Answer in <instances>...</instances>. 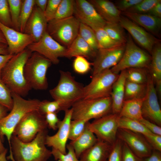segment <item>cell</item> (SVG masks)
<instances>
[{
  "mask_svg": "<svg viewBox=\"0 0 161 161\" xmlns=\"http://www.w3.org/2000/svg\"><path fill=\"white\" fill-rule=\"evenodd\" d=\"M61 0H48L44 15L48 22L54 19Z\"/></svg>",
  "mask_w": 161,
  "mask_h": 161,
  "instance_id": "cell-46",
  "label": "cell"
},
{
  "mask_svg": "<svg viewBox=\"0 0 161 161\" xmlns=\"http://www.w3.org/2000/svg\"><path fill=\"white\" fill-rule=\"evenodd\" d=\"M126 81L125 70L121 71L112 88L110 97L112 101V113L119 114L124 100L125 85Z\"/></svg>",
  "mask_w": 161,
  "mask_h": 161,
  "instance_id": "cell-23",
  "label": "cell"
},
{
  "mask_svg": "<svg viewBox=\"0 0 161 161\" xmlns=\"http://www.w3.org/2000/svg\"><path fill=\"white\" fill-rule=\"evenodd\" d=\"M13 55L10 54L0 55V73L6 64Z\"/></svg>",
  "mask_w": 161,
  "mask_h": 161,
  "instance_id": "cell-54",
  "label": "cell"
},
{
  "mask_svg": "<svg viewBox=\"0 0 161 161\" xmlns=\"http://www.w3.org/2000/svg\"><path fill=\"white\" fill-rule=\"evenodd\" d=\"M94 30L99 49L110 48L123 44H120L112 39L103 28H98Z\"/></svg>",
  "mask_w": 161,
  "mask_h": 161,
  "instance_id": "cell-36",
  "label": "cell"
},
{
  "mask_svg": "<svg viewBox=\"0 0 161 161\" xmlns=\"http://www.w3.org/2000/svg\"><path fill=\"white\" fill-rule=\"evenodd\" d=\"M35 5V0H22L19 19L20 32H24L26 23Z\"/></svg>",
  "mask_w": 161,
  "mask_h": 161,
  "instance_id": "cell-35",
  "label": "cell"
},
{
  "mask_svg": "<svg viewBox=\"0 0 161 161\" xmlns=\"http://www.w3.org/2000/svg\"><path fill=\"white\" fill-rule=\"evenodd\" d=\"M147 83L139 84L126 80L125 85L124 100L142 98L146 94Z\"/></svg>",
  "mask_w": 161,
  "mask_h": 161,
  "instance_id": "cell-30",
  "label": "cell"
},
{
  "mask_svg": "<svg viewBox=\"0 0 161 161\" xmlns=\"http://www.w3.org/2000/svg\"><path fill=\"white\" fill-rule=\"evenodd\" d=\"M89 1L106 22L119 23L121 12L113 2L108 0H90Z\"/></svg>",
  "mask_w": 161,
  "mask_h": 161,
  "instance_id": "cell-22",
  "label": "cell"
},
{
  "mask_svg": "<svg viewBox=\"0 0 161 161\" xmlns=\"http://www.w3.org/2000/svg\"><path fill=\"white\" fill-rule=\"evenodd\" d=\"M122 161H142V159L137 157L125 143L123 142Z\"/></svg>",
  "mask_w": 161,
  "mask_h": 161,
  "instance_id": "cell-48",
  "label": "cell"
},
{
  "mask_svg": "<svg viewBox=\"0 0 161 161\" xmlns=\"http://www.w3.org/2000/svg\"><path fill=\"white\" fill-rule=\"evenodd\" d=\"M32 52L27 48L13 55L1 73V80L11 92L22 97L27 95L31 89L25 78L24 68Z\"/></svg>",
  "mask_w": 161,
  "mask_h": 161,
  "instance_id": "cell-1",
  "label": "cell"
},
{
  "mask_svg": "<svg viewBox=\"0 0 161 161\" xmlns=\"http://www.w3.org/2000/svg\"><path fill=\"white\" fill-rule=\"evenodd\" d=\"M88 122L85 120H72L70 124L69 139L73 141L79 137L83 131Z\"/></svg>",
  "mask_w": 161,
  "mask_h": 161,
  "instance_id": "cell-40",
  "label": "cell"
},
{
  "mask_svg": "<svg viewBox=\"0 0 161 161\" xmlns=\"http://www.w3.org/2000/svg\"><path fill=\"white\" fill-rule=\"evenodd\" d=\"M92 64L88 61L87 59L82 56L75 57L73 63L74 71L80 74H84L88 72L91 69Z\"/></svg>",
  "mask_w": 161,
  "mask_h": 161,
  "instance_id": "cell-43",
  "label": "cell"
},
{
  "mask_svg": "<svg viewBox=\"0 0 161 161\" xmlns=\"http://www.w3.org/2000/svg\"><path fill=\"white\" fill-rule=\"evenodd\" d=\"M151 61L148 68L149 73L155 85L157 95H161V44L160 41L154 46L151 54Z\"/></svg>",
  "mask_w": 161,
  "mask_h": 161,
  "instance_id": "cell-24",
  "label": "cell"
},
{
  "mask_svg": "<svg viewBox=\"0 0 161 161\" xmlns=\"http://www.w3.org/2000/svg\"><path fill=\"white\" fill-rule=\"evenodd\" d=\"M3 142L0 137V155L7 149L4 146Z\"/></svg>",
  "mask_w": 161,
  "mask_h": 161,
  "instance_id": "cell-59",
  "label": "cell"
},
{
  "mask_svg": "<svg viewBox=\"0 0 161 161\" xmlns=\"http://www.w3.org/2000/svg\"><path fill=\"white\" fill-rule=\"evenodd\" d=\"M51 61L36 52H32L24 66V75L31 88L45 90L48 87L47 73Z\"/></svg>",
  "mask_w": 161,
  "mask_h": 161,
  "instance_id": "cell-6",
  "label": "cell"
},
{
  "mask_svg": "<svg viewBox=\"0 0 161 161\" xmlns=\"http://www.w3.org/2000/svg\"><path fill=\"white\" fill-rule=\"evenodd\" d=\"M27 48L32 52L39 53L55 64L59 63V58L65 57L67 49L52 38L47 32L39 41L32 43Z\"/></svg>",
  "mask_w": 161,
  "mask_h": 161,
  "instance_id": "cell-12",
  "label": "cell"
},
{
  "mask_svg": "<svg viewBox=\"0 0 161 161\" xmlns=\"http://www.w3.org/2000/svg\"><path fill=\"white\" fill-rule=\"evenodd\" d=\"M151 56L148 52L138 47L129 34L123 56L118 63L111 68V71L119 74L121 71L131 68H148Z\"/></svg>",
  "mask_w": 161,
  "mask_h": 161,
  "instance_id": "cell-7",
  "label": "cell"
},
{
  "mask_svg": "<svg viewBox=\"0 0 161 161\" xmlns=\"http://www.w3.org/2000/svg\"><path fill=\"white\" fill-rule=\"evenodd\" d=\"M8 111L7 108L0 104V120L7 115Z\"/></svg>",
  "mask_w": 161,
  "mask_h": 161,
  "instance_id": "cell-57",
  "label": "cell"
},
{
  "mask_svg": "<svg viewBox=\"0 0 161 161\" xmlns=\"http://www.w3.org/2000/svg\"><path fill=\"white\" fill-rule=\"evenodd\" d=\"M142 112L143 118L161 126V110L158 101L157 93L153 80L149 73Z\"/></svg>",
  "mask_w": 161,
  "mask_h": 161,
  "instance_id": "cell-14",
  "label": "cell"
},
{
  "mask_svg": "<svg viewBox=\"0 0 161 161\" xmlns=\"http://www.w3.org/2000/svg\"><path fill=\"white\" fill-rule=\"evenodd\" d=\"M142 0H120L114 4L117 8L121 12L126 11L134 5L140 2Z\"/></svg>",
  "mask_w": 161,
  "mask_h": 161,
  "instance_id": "cell-49",
  "label": "cell"
},
{
  "mask_svg": "<svg viewBox=\"0 0 161 161\" xmlns=\"http://www.w3.org/2000/svg\"><path fill=\"white\" fill-rule=\"evenodd\" d=\"M35 5L44 13L48 2V0H35Z\"/></svg>",
  "mask_w": 161,
  "mask_h": 161,
  "instance_id": "cell-55",
  "label": "cell"
},
{
  "mask_svg": "<svg viewBox=\"0 0 161 161\" xmlns=\"http://www.w3.org/2000/svg\"><path fill=\"white\" fill-rule=\"evenodd\" d=\"M147 14L161 18V0L155 5Z\"/></svg>",
  "mask_w": 161,
  "mask_h": 161,
  "instance_id": "cell-53",
  "label": "cell"
},
{
  "mask_svg": "<svg viewBox=\"0 0 161 161\" xmlns=\"http://www.w3.org/2000/svg\"><path fill=\"white\" fill-rule=\"evenodd\" d=\"M96 52L78 35L67 48L65 57L71 58L82 56L87 59L95 58Z\"/></svg>",
  "mask_w": 161,
  "mask_h": 161,
  "instance_id": "cell-26",
  "label": "cell"
},
{
  "mask_svg": "<svg viewBox=\"0 0 161 161\" xmlns=\"http://www.w3.org/2000/svg\"><path fill=\"white\" fill-rule=\"evenodd\" d=\"M13 106L10 112L0 120V137L3 142L4 136L7 137L10 147L8 159L14 158L11 149L10 139L16 127L27 113L38 110L40 101L37 99L26 100L20 95L11 92Z\"/></svg>",
  "mask_w": 161,
  "mask_h": 161,
  "instance_id": "cell-3",
  "label": "cell"
},
{
  "mask_svg": "<svg viewBox=\"0 0 161 161\" xmlns=\"http://www.w3.org/2000/svg\"><path fill=\"white\" fill-rule=\"evenodd\" d=\"M7 0L12 23V28L20 31L19 19L22 0Z\"/></svg>",
  "mask_w": 161,
  "mask_h": 161,
  "instance_id": "cell-38",
  "label": "cell"
},
{
  "mask_svg": "<svg viewBox=\"0 0 161 161\" xmlns=\"http://www.w3.org/2000/svg\"><path fill=\"white\" fill-rule=\"evenodd\" d=\"M140 26L144 28L154 36H158L161 28V18L148 14L128 12L121 13Z\"/></svg>",
  "mask_w": 161,
  "mask_h": 161,
  "instance_id": "cell-21",
  "label": "cell"
},
{
  "mask_svg": "<svg viewBox=\"0 0 161 161\" xmlns=\"http://www.w3.org/2000/svg\"><path fill=\"white\" fill-rule=\"evenodd\" d=\"M119 24L129 33L133 39L151 54L154 47L160 40L124 16H121Z\"/></svg>",
  "mask_w": 161,
  "mask_h": 161,
  "instance_id": "cell-15",
  "label": "cell"
},
{
  "mask_svg": "<svg viewBox=\"0 0 161 161\" xmlns=\"http://www.w3.org/2000/svg\"><path fill=\"white\" fill-rule=\"evenodd\" d=\"M44 116L48 127L54 130L58 129L60 120L58 118L56 113H48Z\"/></svg>",
  "mask_w": 161,
  "mask_h": 161,
  "instance_id": "cell-50",
  "label": "cell"
},
{
  "mask_svg": "<svg viewBox=\"0 0 161 161\" xmlns=\"http://www.w3.org/2000/svg\"><path fill=\"white\" fill-rule=\"evenodd\" d=\"M0 42L7 44L6 39L0 29Z\"/></svg>",
  "mask_w": 161,
  "mask_h": 161,
  "instance_id": "cell-60",
  "label": "cell"
},
{
  "mask_svg": "<svg viewBox=\"0 0 161 161\" xmlns=\"http://www.w3.org/2000/svg\"><path fill=\"white\" fill-rule=\"evenodd\" d=\"M48 23L44 13L35 5L24 32L32 36L34 42H37L47 32Z\"/></svg>",
  "mask_w": 161,
  "mask_h": 161,
  "instance_id": "cell-20",
  "label": "cell"
},
{
  "mask_svg": "<svg viewBox=\"0 0 161 161\" xmlns=\"http://www.w3.org/2000/svg\"><path fill=\"white\" fill-rule=\"evenodd\" d=\"M119 74L109 69L92 76L89 83L84 86L82 99H95L110 96L113 85Z\"/></svg>",
  "mask_w": 161,
  "mask_h": 161,
  "instance_id": "cell-10",
  "label": "cell"
},
{
  "mask_svg": "<svg viewBox=\"0 0 161 161\" xmlns=\"http://www.w3.org/2000/svg\"><path fill=\"white\" fill-rule=\"evenodd\" d=\"M143 136L153 149L161 151V135L150 133Z\"/></svg>",
  "mask_w": 161,
  "mask_h": 161,
  "instance_id": "cell-47",
  "label": "cell"
},
{
  "mask_svg": "<svg viewBox=\"0 0 161 161\" xmlns=\"http://www.w3.org/2000/svg\"><path fill=\"white\" fill-rule=\"evenodd\" d=\"M126 44L108 49H99L97 52L94 62L92 76L116 66L121 59Z\"/></svg>",
  "mask_w": 161,
  "mask_h": 161,
  "instance_id": "cell-13",
  "label": "cell"
},
{
  "mask_svg": "<svg viewBox=\"0 0 161 161\" xmlns=\"http://www.w3.org/2000/svg\"><path fill=\"white\" fill-rule=\"evenodd\" d=\"M125 70L127 80L139 84L147 83L149 75L148 68H131Z\"/></svg>",
  "mask_w": 161,
  "mask_h": 161,
  "instance_id": "cell-32",
  "label": "cell"
},
{
  "mask_svg": "<svg viewBox=\"0 0 161 161\" xmlns=\"http://www.w3.org/2000/svg\"><path fill=\"white\" fill-rule=\"evenodd\" d=\"M103 28L113 40L120 44L126 43L127 36L119 23L106 22Z\"/></svg>",
  "mask_w": 161,
  "mask_h": 161,
  "instance_id": "cell-31",
  "label": "cell"
},
{
  "mask_svg": "<svg viewBox=\"0 0 161 161\" xmlns=\"http://www.w3.org/2000/svg\"><path fill=\"white\" fill-rule=\"evenodd\" d=\"M112 101L110 96L95 99H82L74 103L72 110V120L88 121L97 119L111 113Z\"/></svg>",
  "mask_w": 161,
  "mask_h": 161,
  "instance_id": "cell-5",
  "label": "cell"
},
{
  "mask_svg": "<svg viewBox=\"0 0 161 161\" xmlns=\"http://www.w3.org/2000/svg\"><path fill=\"white\" fill-rule=\"evenodd\" d=\"M123 142L117 138L112 146L107 161H122Z\"/></svg>",
  "mask_w": 161,
  "mask_h": 161,
  "instance_id": "cell-45",
  "label": "cell"
},
{
  "mask_svg": "<svg viewBox=\"0 0 161 161\" xmlns=\"http://www.w3.org/2000/svg\"><path fill=\"white\" fill-rule=\"evenodd\" d=\"M68 152L65 154H62L58 150L52 148L51 154L57 161H81L77 157L74 149L70 144H67Z\"/></svg>",
  "mask_w": 161,
  "mask_h": 161,
  "instance_id": "cell-39",
  "label": "cell"
},
{
  "mask_svg": "<svg viewBox=\"0 0 161 161\" xmlns=\"http://www.w3.org/2000/svg\"><path fill=\"white\" fill-rule=\"evenodd\" d=\"M60 79L56 86L49 91L54 100L63 103L68 109L82 99L84 86L76 81L71 73L60 70Z\"/></svg>",
  "mask_w": 161,
  "mask_h": 161,
  "instance_id": "cell-4",
  "label": "cell"
},
{
  "mask_svg": "<svg viewBox=\"0 0 161 161\" xmlns=\"http://www.w3.org/2000/svg\"><path fill=\"white\" fill-rule=\"evenodd\" d=\"M62 102L57 100L50 101L44 100L40 101L38 111L39 113L45 115L48 113L53 112L57 113L61 111H65L69 109Z\"/></svg>",
  "mask_w": 161,
  "mask_h": 161,
  "instance_id": "cell-34",
  "label": "cell"
},
{
  "mask_svg": "<svg viewBox=\"0 0 161 161\" xmlns=\"http://www.w3.org/2000/svg\"><path fill=\"white\" fill-rule=\"evenodd\" d=\"M0 104L10 111L13 106L11 92L1 78L0 73Z\"/></svg>",
  "mask_w": 161,
  "mask_h": 161,
  "instance_id": "cell-41",
  "label": "cell"
},
{
  "mask_svg": "<svg viewBox=\"0 0 161 161\" xmlns=\"http://www.w3.org/2000/svg\"><path fill=\"white\" fill-rule=\"evenodd\" d=\"M44 115L38 110L30 111L21 119L13 133L22 142L27 143L33 140L38 134L47 129Z\"/></svg>",
  "mask_w": 161,
  "mask_h": 161,
  "instance_id": "cell-9",
  "label": "cell"
},
{
  "mask_svg": "<svg viewBox=\"0 0 161 161\" xmlns=\"http://www.w3.org/2000/svg\"><path fill=\"white\" fill-rule=\"evenodd\" d=\"M7 151V149L0 155V161H8L7 158L6 157Z\"/></svg>",
  "mask_w": 161,
  "mask_h": 161,
  "instance_id": "cell-58",
  "label": "cell"
},
{
  "mask_svg": "<svg viewBox=\"0 0 161 161\" xmlns=\"http://www.w3.org/2000/svg\"><path fill=\"white\" fill-rule=\"evenodd\" d=\"M112 145L98 140L93 146L83 152L80 156L81 161H106Z\"/></svg>",
  "mask_w": 161,
  "mask_h": 161,
  "instance_id": "cell-25",
  "label": "cell"
},
{
  "mask_svg": "<svg viewBox=\"0 0 161 161\" xmlns=\"http://www.w3.org/2000/svg\"><path fill=\"white\" fill-rule=\"evenodd\" d=\"M117 137L125 143L141 159L149 156L153 150L143 136L141 134L118 128Z\"/></svg>",
  "mask_w": 161,
  "mask_h": 161,
  "instance_id": "cell-17",
  "label": "cell"
},
{
  "mask_svg": "<svg viewBox=\"0 0 161 161\" xmlns=\"http://www.w3.org/2000/svg\"><path fill=\"white\" fill-rule=\"evenodd\" d=\"M160 1L142 0L140 2L134 5L125 12L138 14L147 13L155 5Z\"/></svg>",
  "mask_w": 161,
  "mask_h": 161,
  "instance_id": "cell-42",
  "label": "cell"
},
{
  "mask_svg": "<svg viewBox=\"0 0 161 161\" xmlns=\"http://www.w3.org/2000/svg\"><path fill=\"white\" fill-rule=\"evenodd\" d=\"M106 161H107V160H106Z\"/></svg>",
  "mask_w": 161,
  "mask_h": 161,
  "instance_id": "cell-61",
  "label": "cell"
},
{
  "mask_svg": "<svg viewBox=\"0 0 161 161\" xmlns=\"http://www.w3.org/2000/svg\"><path fill=\"white\" fill-rule=\"evenodd\" d=\"M0 23L12 28V23L7 0H0Z\"/></svg>",
  "mask_w": 161,
  "mask_h": 161,
  "instance_id": "cell-44",
  "label": "cell"
},
{
  "mask_svg": "<svg viewBox=\"0 0 161 161\" xmlns=\"http://www.w3.org/2000/svg\"><path fill=\"white\" fill-rule=\"evenodd\" d=\"M80 22L74 16L48 22L47 32L56 41L67 48L78 34Z\"/></svg>",
  "mask_w": 161,
  "mask_h": 161,
  "instance_id": "cell-8",
  "label": "cell"
},
{
  "mask_svg": "<svg viewBox=\"0 0 161 161\" xmlns=\"http://www.w3.org/2000/svg\"><path fill=\"white\" fill-rule=\"evenodd\" d=\"M139 121L151 132L161 135V128L160 126L143 117Z\"/></svg>",
  "mask_w": 161,
  "mask_h": 161,
  "instance_id": "cell-51",
  "label": "cell"
},
{
  "mask_svg": "<svg viewBox=\"0 0 161 161\" xmlns=\"http://www.w3.org/2000/svg\"><path fill=\"white\" fill-rule=\"evenodd\" d=\"M47 129L39 132L31 141L25 143L12 135L11 149L15 161H47L52 155L46 146Z\"/></svg>",
  "mask_w": 161,
  "mask_h": 161,
  "instance_id": "cell-2",
  "label": "cell"
},
{
  "mask_svg": "<svg viewBox=\"0 0 161 161\" xmlns=\"http://www.w3.org/2000/svg\"><path fill=\"white\" fill-rule=\"evenodd\" d=\"M9 54L8 51L7 44L0 42V55H7Z\"/></svg>",
  "mask_w": 161,
  "mask_h": 161,
  "instance_id": "cell-56",
  "label": "cell"
},
{
  "mask_svg": "<svg viewBox=\"0 0 161 161\" xmlns=\"http://www.w3.org/2000/svg\"><path fill=\"white\" fill-rule=\"evenodd\" d=\"M74 6L75 0H61L54 19H62L73 16Z\"/></svg>",
  "mask_w": 161,
  "mask_h": 161,
  "instance_id": "cell-37",
  "label": "cell"
},
{
  "mask_svg": "<svg viewBox=\"0 0 161 161\" xmlns=\"http://www.w3.org/2000/svg\"><path fill=\"white\" fill-rule=\"evenodd\" d=\"M118 116V114L110 113L91 123L88 122L87 126L98 140L112 145L117 139Z\"/></svg>",
  "mask_w": 161,
  "mask_h": 161,
  "instance_id": "cell-11",
  "label": "cell"
},
{
  "mask_svg": "<svg viewBox=\"0 0 161 161\" xmlns=\"http://www.w3.org/2000/svg\"><path fill=\"white\" fill-rule=\"evenodd\" d=\"M0 29L6 39L9 54L14 55L18 53L34 42L31 35L17 31L0 23Z\"/></svg>",
  "mask_w": 161,
  "mask_h": 161,
  "instance_id": "cell-18",
  "label": "cell"
},
{
  "mask_svg": "<svg viewBox=\"0 0 161 161\" xmlns=\"http://www.w3.org/2000/svg\"><path fill=\"white\" fill-rule=\"evenodd\" d=\"M74 15L80 23L94 30L103 28L106 23L89 1L75 0Z\"/></svg>",
  "mask_w": 161,
  "mask_h": 161,
  "instance_id": "cell-16",
  "label": "cell"
},
{
  "mask_svg": "<svg viewBox=\"0 0 161 161\" xmlns=\"http://www.w3.org/2000/svg\"><path fill=\"white\" fill-rule=\"evenodd\" d=\"M117 122L118 128L126 129L143 136L151 133L137 120L118 116Z\"/></svg>",
  "mask_w": 161,
  "mask_h": 161,
  "instance_id": "cell-29",
  "label": "cell"
},
{
  "mask_svg": "<svg viewBox=\"0 0 161 161\" xmlns=\"http://www.w3.org/2000/svg\"><path fill=\"white\" fill-rule=\"evenodd\" d=\"M142 161H161V152L153 149L150 155L142 159Z\"/></svg>",
  "mask_w": 161,
  "mask_h": 161,
  "instance_id": "cell-52",
  "label": "cell"
},
{
  "mask_svg": "<svg viewBox=\"0 0 161 161\" xmlns=\"http://www.w3.org/2000/svg\"><path fill=\"white\" fill-rule=\"evenodd\" d=\"M94 51L97 52L98 45L94 31L89 26L80 23L78 34Z\"/></svg>",
  "mask_w": 161,
  "mask_h": 161,
  "instance_id": "cell-33",
  "label": "cell"
},
{
  "mask_svg": "<svg viewBox=\"0 0 161 161\" xmlns=\"http://www.w3.org/2000/svg\"><path fill=\"white\" fill-rule=\"evenodd\" d=\"M144 98V97L124 100L119 116L139 121L143 117L142 108Z\"/></svg>",
  "mask_w": 161,
  "mask_h": 161,
  "instance_id": "cell-28",
  "label": "cell"
},
{
  "mask_svg": "<svg viewBox=\"0 0 161 161\" xmlns=\"http://www.w3.org/2000/svg\"><path fill=\"white\" fill-rule=\"evenodd\" d=\"M87 123L82 133L69 143L73 147L78 159L83 152L93 146L98 141L94 134L88 128Z\"/></svg>",
  "mask_w": 161,
  "mask_h": 161,
  "instance_id": "cell-27",
  "label": "cell"
},
{
  "mask_svg": "<svg viewBox=\"0 0 161 161\" xmlns=\"http://www.w3.org/2000/svg\"><path fill=\"white\" fill-rule=\"evenodd\" d=\"M63 119L60 121L58 126L57 133L52 136H47L46 140V145L51 147L64 154H66V146L69 139V126L72 120V110L69 109L64 111Z\"/></svg>",
  "mask_w": 161,
  "mask_h": 161,
  "instance_id": "cell-19",
  "label": "cell"
}]
</instances>
